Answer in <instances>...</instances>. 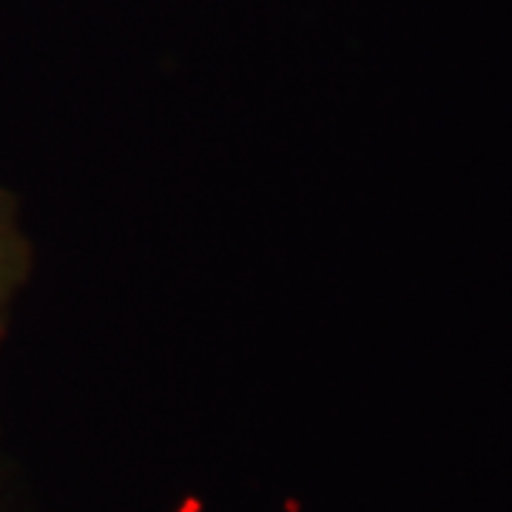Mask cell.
Listing matches in <instances>:
<instances>
[{
  "instance_id": "cell-1",
  "label": "cell",
  "mask_w": 512,
  "mask_h": 512,
  "mask_svg": "<svg viewBox=\"0 0 512 512\" xmlns=\"http://www.w3.org/2000/svg\"><path fill=\"white\" fill-rule=\"evenodd\" d=\"M23 262H26V251L15 228V214L9 208L6 194L0 191V302H6V296L18 285V279L23 276Z\"/></svg>"
}]
</instances>
